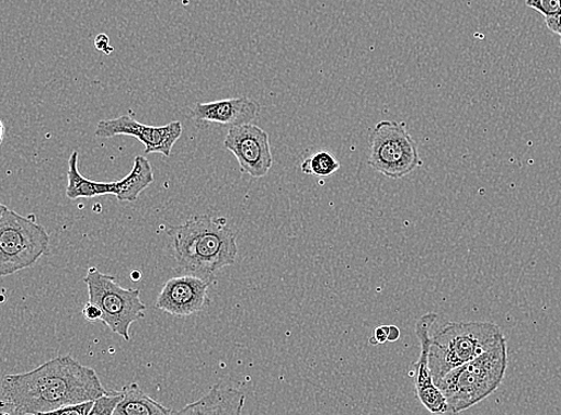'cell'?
<instances>
[{
    "mask_svg": "<svg viewBox=\"0 0 561 415\" xmlns=\"http://www.w3.org/2000/svg\"><path fill=\"white\" fill-rule=\"evenodd\" d=\"M152 165L148 159L137 155L133 171L121 180V192L116 199L122 203H135L140 194L153 183Z\"/></svg>",
    "mask_w": 561,
    "mask_h": 415,
    "instance_id": "obj_16",
    "label": "cell"
},
{
    "mask_svg": "<svg viewBox=\"0 0 561 415\" xmlns=\"http://www.w3.org/2000/svg\"><path fill=\"white\" fill-rule=\"evenodd\" d=\"M245 396L238 389L215 384L199 400L178 411V414H230L239 415Z\"/></svg>",
    "mask_w": 561,
    "mask_h": 415,
    "instance_id": "obj_13",
    "label": "cell"
},
{
    "mask_svg": "<svg viewBox=\"0 0 561 415\" xmlns=\"http://www.w3.org/2000/svg\"><path fill=\"white\" fill-rule=\"evenodd\" d=\"M124 397L114 415H168L176 413L167 408L141 391L137 383H129L123 389Z\"/></svg>",
    "mask_w": 561,
    "mask_h": 415,
    "instance_id": "obj_15",
    "label": "cell"
},
{
    "mask_svg": "<svg viewBox=\"0 0 561 415\" xmlns=\"http://www.w3.org/2000/svg\"><path fill=\"white\" fill-rule=\"evenodd\" d=\"M78 155H80L78 151H73L70 155L67 197L70 200L80 198L91 199L106 196V194H112V196L116 197L121 192V181H115V183H99V181L84 177L80 173V170H78Z\"/></svg>",
    "mask_w": 561,
    "mask_h": 415,
    "instance_id": "obj_14",
    "label": "cell"
},
{
    "mask_svg": "<svg viewBox=\"0 0 561 415\" xmlns=\"http://www.w3.org/2000/svg\"><path fill=\"white\" fill-rule=\"evenodd\" d=\"M526 4L539 11L545 18L553 16L561 12V0H527Z\"/></svg>",
    "mask_w": 561,
    "mask_h": 415,
    "instance_id": "obj_19",
    "label": "cell"
},
{
    "mask_svg": "<svg viewBox=\"0 0 561 415\" xmlns=\"http://www.w3.org/2000/svg\"><path fill=\"white\" fill-rule=\"evenodd\" d=\"M83 316L84 319L88 321V322H101L102 321V316H103V313H102V310L101 308L93 303V302H87L84 308H83Z\"/></svg>",
    "mask_w": 561,
    "mask_h": 415,
    "instance_id": "obj_21",
    "label": "cell"
},
{
    "mask_svg": "<svg viewBox=\"0 0 561 415\" xmlns=\"http://www.w3.org/2000/svg\"><path fill=\"white\" fill-rule=\"evenodd\" d=\"M341 170V162L329 151L312 153L301 164V171L309 176L329 178Z\"/></svg>",
    "mask_w": 561,
    "mask_h": 415,
    "instance_id": "obj_17",
    "label": "cell"
},
{
    "mask_svg": "<svg viewBox=\"0 0 561 415\" xmlns=\"http://www.w3.org/2000/svg\"><path fill=\"white\" fill-rule=\"evenodd\" d=\"M184 132V126L180 122H173L164 126H149L138 123L128 115L119 118L102 120L96 126L98 138H114L129 136L138 139L146 148V153H161L171 158L176 141Z\"/></svg>",
    "mask_w": 561,
    "mask_h": 415,
    "instance_id": "obj_8",
    "label": "cell"
},
{
    "mask_svg": "<svg viewBox=\"0 0 561 415\" xmlns=\"http://www.w3.org/2000/svg\"><path fill=\"white\" fill-rule=\"evenodd\" d=\"M368 163L374 171L393 180L410 175L423 164L407 123L383 120L375 126Z\"/></svg>",
    "mask_w": 561,
    "mask_h": 415,
    "instance_id": "obj_7",
    "label": "cell"
},
{
    "mask_svg": "<svg viewBox=\"0 0 561 415\" xmlns=\"http://www.w3.org/2000/svg\"><path fill=\"white\" fill-rule=\"evenodd\" d=\"M167 233L180 268L190 275L211 279L219 269L237 263L238 235L225 217L194 216Z\"/></svg>",
    "mask_w": 561,
    "mask_h": 415,
    "instance_id": "obj_2",
    "label": "cell"
},
{
    "mask_svg": "<svg viewBox=\"0 0 561 415\" xmlns=\"http://www.w3.org/2000/svg\"><path fill=\"white\" fill-rule=\"evenodd\" d=\"M400 338V330L397 326H389L388 343L398 342Z\"/></svg>",
    "mask_w": 561,
    "mask_h": 415,
    "instance_id": "obj_25",
    "label": "cell"
},
{
    "mask_svg": "<svg viewBox=\"0 0 561 415\" xmlns=\"http://www.w3.org/2000/svg\"><path fill=\"white\" fill-rule=\"evenodd\" d=\"M546 19V24L548 30H550L552 33L560 36L561 41V12L559 14H556L553 16H548Z\"/></svg>",
    "mask_w": 561,
    "mask_h": 415,
    "instance_id": "obj_24",
    "label": "cell"
},
{
    "mask_svg": "<svg viewBox=\"0 0 561 415\" xmlns=\"http://www.w3.org/2000/svg\"><path fill=\"white\" fill-rule=\"evenodd\" d=\"M83 281L89 301L102 310L104 326L129 342L130 326L146 316L147 306L140 300V291L122 288L114 277L102 274L96 267L89 268Z\"/></svg>",
    "mask_w": 561,
    "mask_h": 415,
    "instance_id": "obj_6",
    "label": "cell"
},
{
    "mask_svg": "<svg viewBox=\"0 0 561 415\" xmlns=\"http://www.w3.org/2000/svg\"><path fill=\"white\" fill-rule=\"evenodd\" d=\"M259 114V103L250 97L198 103L193 111L194 119L230 127L253 124Z\"/></svg>",
    "mask_w": 561,
    "mask_h": 415,
    "instance_id": "obj_12",
    "label": "cell"
},
{
    "mask_svg": "<svg viewBox=\"0 0 561 415\" xmlns=\"http://www.w3.org/2000/svg\"><path fill=\"white\" fill-rule=\"evenodd\" d=\"M211 279L187 275L169 279L162 288L154 308L174 318H190L210 306L208 296Z\"/></svg>",
    "mask_w": 561,
    "mask_h": 415,
    "instance_id": "obj_10",
    "label": "cell"
},
{
    "mask_svg": "<svg viewBox=\"0 0 561 415\" xmlns=\"http://www.w3.org/2000/svg\"><path fill=\"white\" fill-rule=\"evenodd\" d=\"M506 368L507 345L503 336L488 353L447 373L437 385L448 401L449 414L471 408L497 391Z\"/></svg>",
    "mask_w": 561,
    "mask_h": 415,
    "instance_id": "obj_4",
    "label": "cell"
},
{
    "mask_svg": "<svg viewBox=\"0 0 561 415\" xmlns=\"http://www.w3.org/2000/svg\"><path fill=\"white\" fill-rule=\"evenodd\" d=\"M225 147L237 158L241 172L252 177H264L273 164L270 136L254 124L232 126Z\"/></svg>",
    "mask_w": 561,
    "mask_h": 415,
    "instance_id": "obj_9",
    "label": "cell"
},
{
    "mask_svg": "<svg viewBox=\"0 0 561 415\" xmlns=\"http://www.w3.org/2000/svg\"><path fill=\"white\" fill-rule=\"evenodd\" d=\"M492 322H447L430 335L428 362L436 384L451 370L485 354L503 338Z\"/></svg>",
    "mask_w": 561,
    "mask_h": 415,
    "instance_id": "obj_3",
    "label": "cell"
},
{
    "mask_svg": "<svg viewBox=\"0 0 561 415\" xmlns=\"http://www.w3.org/2000/svg\"><path fill=\"white\" fill-rule=\"evenodd\" d=\"M389 338V326H380L375 328L374 334L370 338L371 345H382L388 343Z\"/></svg>",
    "mask_w": 561,
    "mask_h": 415,
    "instance_id": "obj_22",
    "label": "cell"
},
{
    "mask_svg": "<svg viewBox=\"0 0 561 415\" xmlns=\"http://www.w3.org/2000/svg\"><path fill=\"white\" fill-rule=\"evenodd\" d=\"M49 249L46 229L2 205L0 210V276L8 277L35 265Z\"/></svg>",
    "mask_w": 561,
    "mask_h": 415,
    "instance_id": "obj_5",
    "label": "cell"
},
{
    "mask_svg": "<svg viewBox=\"0 0 561 415\" xmlns=\"http://www.w3.org/2000/svg\"><path fill=\"white\" fill-rule=\"evenodd\" d=\"M437 315L428 313L416 321L415 333L421 342V356L413 362V380L417 399L433 414H449L448 401L436 384L428 362L430 330L434 327Z\"/></svg>",
    "mask_w": 561,
    "mask_h": 415,
    "instance_id": "obj_11",
    "label": "cell"
},
{
    "mask_svg": "<svg viewBox=\"0 0 561 415\" xmlns=\"http://www.w3.org/2000/svg\"><path fill=\"white\" fill-rule=\"evenodd\" d=\"M95 47L104 55H111L113 47L110 45V37L106 34H100L95 38Z\"/></svg>",
    "mask_w": 561,
    "mask_h": 415,
    "instance_id": "obj_23",
    "label": "cell"
},
{
    "mask_svg": "<svg viewBox=\"0 0 561 415\" xmlns=\"http://www.w3.org/2000/svg\"><path fill=\"white\" fill-rule=\"evenodd\" d=\"M124 393L122 392H107L95 400L93 410L90 415H114L117 406H119Z\"/></svg>",
    "mask_w": 561,
    "mask_h": 415,
    "instance_id": "obj_18",
    "label": "cell"
},
{
    "mask_svg": "<svg viewBox=\"0 0 561 415\" xmlns=\"http://www.w3.org/2000/svg\"><path fill=\"white\" fill-rule=\"evenodd\" d=\"M94 404H95V400L84 401V402H80V404L65 406L60 410L51 412V414H56V415H90V412H91V410H93Z\"/></svg>",
    "mask_w": 561,
    "mask_h": 415,
    "instance_id": "obj_20",
    "label": "cell"
},
{
    "mask_svg": "<svg viewBox=\"0 0 561 415\" xmlns=\"http://www.w3.org/2000/svg\"><path fill=\"white\" fill-rule=\"evenodd\" d=\"M130 278L138 280L140 278L139 270H134L133 275H130Z\"/></svg>",
    "mask_w": 561,
    "mask_h": 415,
    "instance_id": "obj_26",
    "label": "cell"
},
{
    "mask_svg": "<svg viewBox=\"0 0 561 415\" xmlns=\"http://www.w3.org/2000/svg\"><path fill=\"white\" fill-rule=\"evenodd\" d=\"M106 393L93 368L61 356L30 372L5 374L0 383V414H51Z\"/></svg>",
    "mask_w": 561,
    "mask_h": 415,
    "instance_id": "obj_1",
    "label": "cell"
}]
</instances>
